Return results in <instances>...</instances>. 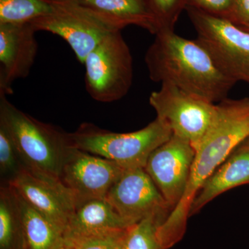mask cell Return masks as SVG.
I'll return each instance as SVG.
<instances>
[{
	"label": "cell",
	"instance_id": "1",
	"mask_svg": "<svg viewBox=\"0 0 249 249\" xmlns=\"http://www.w3.org/2000/svg\"><path fill=\"white\" fill-rule=\"evenodd\" d=\"M213 124L196 150L186 192L157 231L163 249L173 247L186 230L191 205L204 181L234 150L249 138V98H226L217 104Z\"/></svg>",
	"mask_w": 249,
	"mask_h": 249
},
{
	"label": "cell",
	"instance_id": "2",
	"mask_svg": "<svg viewBox=\"0 0 249 249\" xmlns=\"http://www.w3.org/2000/svg\"><path fill=\"white\" fill-rule=\"evenodd\" d=\"M149 76L207 100L219 103L237 82L224 73L196 39L188 40L175 30L162 29L145 55Z\"/></svg>",
	"mask_w": 249,
	"mask_h": 249
},
{
	"label": "cell",
	"instance_id": "3",
	"mask_svg": "<svg viewBox=\"0 0 249 249\" xmlns=\"http://www.w3.org/2000/svg\"><path fill=\"white\" fill-rule=\"evenodd\" d=\"M0 125L6 129L24 168L48 179L60 181L62 164L70 148L68 132L41 122L0 94Z\"/></svg>",
	"mask_w": 249,
	"mask_h": 249
},
{
	"label": "cell",
	"instance_id": "4",
	"mask_svg": "<svg viewBox=\"0 0 249 249\" xmlns=\"http://www.w3.org/2000/svg\"><path fill=\"white\" fill-rule=\"evenodd\" d=\"M169 126L156 118L143 128L117 133L84 123L69 133L71 147L115 162L124 169L145 168L152 152L173 136Z\"/></svg>",
	"mask_w": 249,
	"mask_h": 249
},
{
	"label": "cell",
	"instance_id": "5",
	"mask_svg": "<svg viewBox=\"0 0 249 249\" xmlns=\"http://www.w3.org/2000/svg\"><path fill=\"white\" fill-rule=\"evenodd\" d=\"M50 14L31 22L37 31L60 36L70 46L80 63L108 35L124 27L76 0H51Z\"/></svg>",
	"mask_w": 249,
	"mask_h": 249
},
{
	"label": "cell",
	"instance_id": "6",
	"mask_svg": "<svg viewBox=\"0 0 249 249\" xmlns=\"http://www.w3.org/2000/svg\"><path fill=\"white\" fill-rule=\"evenodd\" d=\"M83 65L85 89L94 101L114 102L129 92L133 80V59L121 31L105 37Z\"/></svg>",
	"mask_w": 249,
	"mask_h": 249
},
{
	"label": "cell",
	"instance_id": "7",
	"mask_svg": "<svg viewBox=\"0 0 249 249\" xmlns=\"http://www.w3.org/2000/svg\"><path fill=\"white\" fill-rule=\"evenodd\" d=\"M186 11L196 29V40L224 73L236 82L249 83V31L189 5Z\"/></svg>",
	"mask_w": 249,
	"mask_h": 249
},
{
	"label": "cell",
	"instance_id": "8",
	"mask_svg": "<svg viewBox=\"0 0 249 249\" xmlns=\"http://www.w3.org/2000/svg\"><path fill=\"white\" fill-rule=\"evenodd\" d=\"M149 102L157 117L168 124L174 135L191 142L195 150L209 132L217 114L215 103L168 83H162L158 91L152 92Z\"/></svg>",
	"mask_w": 249,
	"mask_h": 249
},
{
	"label": "cell",
	"instance_id": "9",
	"mask_svg": "<svg viewBox=\"0 0 249 249\" xmlns=\"http://www.w3.org/2000/svg\"><path fill=\"white\" fill-rule=\"evenodd\" d=\"M106 198L132 224L148 217L157 218L163 224L172 212L144 168L124 170Z\"/></svg>",
	"mask_w": 249,
	"mask_h": 249
},
{
	"label": "cell",
	"instance_id": "10",
	"mask_svg": "<svg viewBox=\"0 0 249 249\" xmlns=\"http://www.w3.org/2000/svg\"><path fill=\"white\" fill-rule=\"evenodd\" d=\"M125 170L115 162L71 146L64 160L60 180L78 204L106 197Z\"/></svg>",
	"mask_w": 249,
	"mask_h": 249
},
{
	"label": "cell",
	"instance_id": "11",
	"mask_svg": "<svg viewBox=\"0 0 249 249\" xmlns=\"http://www.w3.org/2000/svg\"><path fill=\"white\" fill-rule=\"evenodd\" d=\"M196 152L191 142L173 134L147 160L144 168L172 211L186 192Z\"/></svg>",
	"mask_w": 249,
	"mask_h": 249
},
{
	"label": "cell",
	"instance_id": "12",
	"mask_svg": "<svg viewBox=\"0 0 249 249\" xmlns=\"http://www.w3.org/2000/svg\"><path fill=\"white\" fill-rule=\"evenodd\" d=\"M8 185L63 234L77 201L61 181L41 178L22 168Z\"/></svg>",
	"mask_w": 249,
	"mask_h": 249
},
{
	"label": "cell",
	"instance_id": "13",
	"mask_svg": "<svg viewBox=\"0 0 249 249\" xmlns=\"http://www.w3.org/2000/svg\"><path fill=\"white\" fill-rule=\"evenodd\" d=\"M36 32L31 23L0 24V94H11L13 83L29 76L38 50Z\"/></svg>",
	"mask_w": 249,
	"mask_h": 249
},
{
	"label": "cell",
	"instance_id": "14",
	"mask_svg": "<svg viewBox=\"0 0 249 249\" xmlns=\"http://www.w3.org/2000/svg\"><path fill=\"white\" fill-rule=\"evenodd\" d=\"M131 225L106 197L96 198L77 204L62 237L78 242L122 233Z\"/></svg>",
	"mask_w": 249,
	"mask_h": 249
},
{
	"label": "cell",
	"instance_id": "15",
	"mask_svg": "<svg viewBox=\"0 0 249 249\" xmlns=\"http://www.w3.org/2000/svg\"><path fill=\"white\" fill-rule=\"evenodd\" d=\"M249 183V138L236 147L203 183L190 211V217L229 190Z\"/></svg>",
	"mask_w": 249,
	"mask_h": 249
},
{
	"label": "cell",
	"instance_id": "16",
	"mask_svg": "<svg viewBox=\"0 0 249 249\" xmlns=\"http://www.w3.org/2000/svg\"><path fill=\"white\" fill-rule=\"evenodd\" d=\"M78 3L105 15L124 28L137 26L157 34L160 26L145 0H76Z\"/></svg>",
	"mask_w": 249,
	"mask_h": 249
},
{
	"label": "cell",
	"instance_id": "17",
	"mask_svg": "<svg viewBox=\"0 0 249 249\" xmlns=\"http://www.w3.org/2000/svg\"><path fill=\"white\" fill-rule=\"evenodd\" d=\"M14 191L22 216L25 249H53L61 240L62 232Z\"/></svg>",
	"mask_w": 249,
	"mask_h": 249
},
{
	"label": "cell",
	"instance_id": "18",
	"mask_svg": "<svg viewBox=\"0 0 249 249\" xmlns=\"http://www.w3.org/2000/svg\"><path fill=\"white\" fill-rule=\"evenodd\" d=\"M51 0H0V24H26L50 14Z\"/></svg>",
	"mask_w": 249,
	"mask_h": 249
},
{
	"label": "cell",
	"instance_id": "19",
	"mask_svg": "<svg viewBox=\"0 0 249 249\" xmlns=\"http://www.w3.org/2000/svg\"><path fill=\"white\" fill-rule=\"evenodd\" d=\"M162 222L148 217L132 224L121 237L118 249H163L157 235Z\"/></svg>",
	"mask_w": 249,
	"mask_h": 249
},
{
	"label": "cell",
	"instance_id": "20",
	"mask_svg": "<svg viewBox=\"0 0 249 249\" xmlns=\"http://www.w3.org/2000/svg\"><path fill=\"white\" fill-rule=\"evenodd\" d=\"M24 168L19 154L11 136L0 125V174L1 184H8Z\"/></svg>",
	"mask_w": 249,
	"mask_h": 249
},
{
	"label": "cell",
	"instance_id": "21",
	"mask_svg": "<svg viewBox=\"0 0 249 249\" xmlns=\"http://www.w3.org/2000/svg\"><path fill=\"white\" fill-rule=\"evenodd\" d=\"M149 9L157 18L160 30H175V26L188 0H145Z\"/></svg>",
	"mask_w": 249,
	"mask_h": 249
},
{
	"label": "cell",
	"instance_id": "22",
	"mask_svg": "<svg viewBox=\"0 0 249 249\" xmlns=\"http://www.w3.org/2000/svg\"><path fill=\"white\" fill-rule=\"evenodd\" d=\"M235 3V0H188V5L232 22Z\"/></svg>",
	"mask_w": 249,
	"mask_h": 249
},
{
	"label": "cell",
	"instance_id": "23",
	"mask_svg": "<svg viewBox=\"0 0 249 249\" xmlns=\"http://www.w3.org/2000/svg\"><path fill=\"white\" fill-rule=\"evenodd\" d=\"M124 232L117 235L93 237L71 242L76 246V249H118Z\"/></svg>",
	"mask_w": 249,
	"mask_h": 249
},
{
	"label": "cell",
	"instance_id": "24",
	"mask_svg": "<svg viewBox=\"0 0 249 249\" xmlns=\"http://www.w3.org/2000/svg\"><path fill=\"white\" fill-rule=\"evenodd\" d=\"M232 22L249 31V0H235Z\"/></svg>",
	"mask_w": 249,
	"mask_h": 249
},
{
	"label": "cell",
	"instance_id": "25",
	"mask_svg": "<svg viewBox=\"0 0 249 249\" xmlns=\"http://www.w3.org/2000/svg\"><path fill=\"white\" fill-rule=\"evenodd\" d=\"M53 249H76V247L70 240H67L62 237L61 240L59 241L58 243Z\"/></svg>",
	"mask_w": 249,
	"mask_h": 249
}]
</instances>
